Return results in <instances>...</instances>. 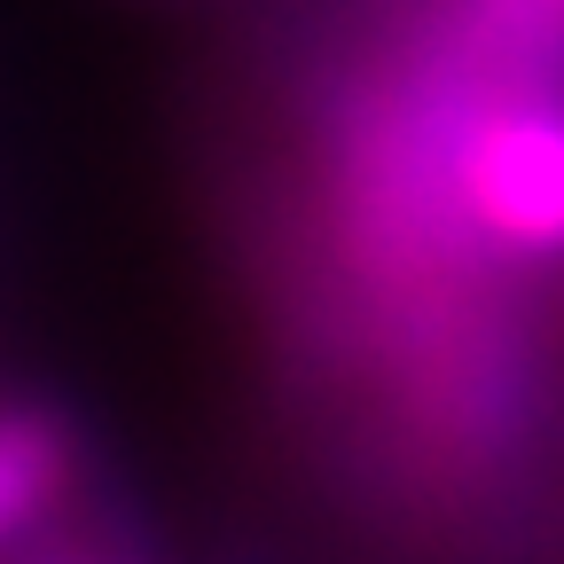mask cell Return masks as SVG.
Listing matches in <instances>:
<instances>
[{
    "instance_id": "cell-2",
    "label": "cell",
    "mask_w": 564,
    "mask_h": 564,
    "mask_svg": "<svg viewBox=\"0 0 564 564\" xmlns=\"http://www.w3.org/2000/svg\"><path fill=\"white\" fill-rule=\"evenodd\" d=\"M79 494V440L55 408L0 400V564L47 541V525Z\"/></svg>"
},
{
    "instance_id": "cell-1",
    "label": "cell",
    "mask_w": 564,
    "mask_h": 564,
    "mask_svg": "<svg viewBox=\"0 0 564 564\" xmlns=\"http://www.w3.org/2000/svg\"><path fill=\"white\" fill-rule=\"evenodd\" d=\"M314 251L400 440L494 470L564 274V0H400L322 95Z\"/></svg>"
}]
</instances>
